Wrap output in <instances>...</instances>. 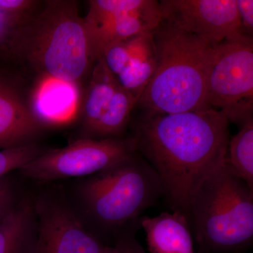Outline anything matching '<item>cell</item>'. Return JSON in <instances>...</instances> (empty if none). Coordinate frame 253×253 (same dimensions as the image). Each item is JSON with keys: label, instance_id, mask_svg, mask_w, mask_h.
Here are the masks:
<instances>
[{"label": "cell", "instance_id": "obj_18", "mask_svg": "<svg viewBox=\"0 0 253 253\" xmlns=\"http://www.w3.org/2000/svg\"><path fill=\"white\" fill-rule=\"evenodd\" d=\"M154 0H91L84 18L87 31L94 29L125 13L140 11L149 7Z\"/></svg>", "mask_w": 253, "mask_h": 253}, {"label": "cell", "instance_id": "obj_2", "mask_svg": "<svg viewBox=\"0 0 253 253\" xmlns=\"http://www.w3.org/2000/svg\"><path fill=\"white\" fill-rule=\"evenodd\" d=\"M6 56L23 60L44 79L81 85L96 60L78 1H45L16 32Z\"/></svg>", "mask_w": 253, "mask_h": 253}, {"label": "cell", "instance_id": "obj_11", "mask_svg": "<svg viewBox=\"0 0 253 253\" xmlns=\"http://www.w3.org/2000/svg\"><path fill=\"white\" fill-rule=\"evenodd\" d=\"M150 253H196L187 218L179 212H163L155 217L141 216Z\"/></svg>", "mask_w": 253, "mask_h": 253}, {"label": "cell", "instance_id": "obj_17", "mask_svg": "<svg viewBox=\"0 0 253 253\" xmlns=\"http://www.w3.org/2000/svg\"><path fill=\"white\" fill-rule=\"evenodd\" d=\"M226 161L231 172L253 189V118L229 139Z\"/></svg>", "mask_w": 253, "mask_h": 253}, {"label": "cell", "instance_id": "obj_3", "mask_svg": "<svg viewBox=\"0 0 253 253\" xmlns=\"http://www.w3.org/2000/svg\"><path fill=\"white\" fill-rule=\"evenodd\" d=\"M157 67L137 104L144 111L189 112L211 109L208 83L219 43L161 21L153 31Z\"/></svg>", "mask_w": 253, "mask_h": 253}, {"label": "cell", "instance_id": "obj_23", "mask_svg": "<svg viewBox=\"0 0 253 253\" xmlns=\"http://www.w3.org/2000/svg\"><path fill=\"white\" fill-rule=\"evenodd\" d=\"M236 4L241 33L246 36L253 37V0H236Z\"/></svg>", "mask_w": 253, "mask_h": 253}, {"label": "cell", "instance_id": "obj_8", "mask_svg": "<svg viewBox=\"0 0 253 253\" xmlns=\"http://www.w3.org/2000/svg\"><path fill=\"white\" fill-rule=\"evenodd\" d=\"M36 234L31 253H116L87 230L62 195L45 194L34 201Z\"/></svg>", "mask_w": 253, "mask_h": 253}, {"label": "cell", "instance_id": "obj_19", "mask_svg": "<svg viewBox=\"0 0 253 253\" xmlns=\"http://www.w3.org/2000/svg\"><path fill=\"white\" fill-rule=\"evenodd\" d=\"M46 151L36 143L0 149V179L7 176L12 171L19 170L25 165Z\"/></svg>", "mask_w": 253, "mask_h": 253}, {"label": "cell", "instance_id": "obj_16", "mask_svg": "<svg viewBox=\"0 0 253 253\" xmlns=\"http://www.w3.org/2000/svg\"><path fill=\"white\" fill-rule=\"evenodd\" d=\"M136 104V99L119 84L91 133L90 139L125 137L131 111Z\"/></svg>", "mask_w": 253, "mask_h": 253}, {"label": "cell", "instance_id": "obj_14", "mask_svg": "<svg viewBox=\"0 0 253 253\" xmlns=\"http://www.w3.org/2000/svg\"><path fill=\"white\" fill-rule=\"evenodd\" d=\"M90 79L82 101L81 138L90 139L99 118L119 86L104 61L98 58L91 69Z\"/></svg>", "mask_w": 253, "mask_h": 253}, {"label": "cell", "instance_id": "obj_12", "mask_svg": "<svg viewBox=\"0 0 253 253\" xmlns=\"http://www.w3.org/2000/svg\"><path fill=\"white\" fill-rule=\"evenodd\" d=\"M162 21L159 1L140 11L125 13L88 31L91 51L97 60L106 46L143 33L154 31Z\"/></svg>", "mask_w": 253, "mask_h": 253}, {"label": "cell", "instance_id": "obj_13", "mask_svg": "<svg viewBox=\"0 0 253 253\" xmlns=\"http://www.w3.org/2000/svg\"><path fill=\"white\" fill-rule=\"evenodd\" d=\"M128 56L126 66L116 77L118 84L139 101L157 67L156 45L152 32L126 40Z\"/></svg>", "mask_w": 253, "mask_h": 253}, {"label": "cell", "instance_id": "obj_1", "mask_svg": "<svg viewBox=\"0 0 253 253\" xmlns=\"http://www.w3.org/2000/svg\"><path fill=\"white\" fill-rule=\"evenodd\" d=\"M229 125L224 113L213 109L142 111L131 124L136 151L159 176L167 207L188 220L198 188L226 159Z\"/></svg>", "mask_w": 253, "mask_h": 253}, {"label": "cell", "instance_id": "obj_6", "mask_svg": "<svg viewBox=\"0 0 253 253\" xmlns=\"http://www.w3.org/2000/svg\"><path fill=\"white\" fill-rule=\"evenodd\" d=\"M208 101L229 123L242 126L253 119V37L240 34L217 44L208 77Z\"/></svg>", "mask_w": 253, "mask_h": 253}, {"label": "cell", "instance_id": "obj_4", "mask_svg": "<svg viewBox=\"0 0 253 253\" xmlns=\"http://www.w3.org/2000/svg\"><path fill=\"white\" fill-rule=\"evenodd\" d=\"M191 232L204 253H240L253 241V189L226 159L198 188L189 206Z\"/></svg>", "mask_w": 253, "mask_h": 253}, {"label": "cell", "instance_id": "obj_20", "mask_svg": "<svg viewBox=\"0 0 253 253\" xmlns=\"http://www.w3.org/2000/svg\"><path fill=\"white\" fill-rule=\"evenodd\" d=\"M34 14H14L0 6V56H7L16 32Z\"/></svg>", "mask_w": 253, "mask_h": 253}, {"label": "cell", "instance_id": "obj_21", "mask_svg": "<svg viewBox=\"0 0 253 253\" xmlns=\"http://www.w3.org/2000/svg\"><path fill=\"white\" fill-rule=\"evenodd\" d=\"M139 218L123 226L115 236L116 253H145L142 246L136 239V233L141 229Z\"/></svg>", "mask_w": 253, "mask_h": 253}, {"label": "cell", "instance_id": "obj_7", "mask_svg": "<svg viewBox=\"0 0 253 253\" xmlns=\"http://www.w3.org/2000/svg\"><path fill=\"white\" fill-rule=\"evenodd\" d=\"M136 152L135 142L130 135L106 139L80 138L61 149L46 150L19 172L42 182L91 176Z\"/></svg>", "mask_w": 253, "mask_h": 253}, {"label": "cell", "instance_id": "obj_5", "mask_svg": "<svg viewBox=\"0 0 253 253\" xmlns=\"http://www.w3.org/2000/svg\"><path fill=\"white\" fill-rule=\"evenodd\" d=\"M80 191L96 231L114 236L163 198L159 176L137 151L89 176L82 183Z\"/></svg>", "mask_w": 253, "mask_h": 253}, {"label": "cell", "instance_id": "obj_15", "mask_svg": "<svg viewBox=\"0 0 253 253\" xmlns=\"http://www.w3.org/2000/svg\"><path fill=\"white\" fill-rule=\"evenodd\" d=\"M36 234L34 201L25 198L0 223V253H31Z\"/></svg>", "mask_w": 253, "mask_h": 253}, {"label": "cell", "instance_id": "obj_10", "mask_svg": "<svg viewBox=\"0 0 253 253\" xmlns=\"http://www.w3.org/2000/svg\"><path fill=\"white\" fill-rule=\"evenodd\" d=\"M44 126L17 80L0 69V149L36 143Z\"/></svg>", "mask_w": 253, "mask_h": 253}, {"label": "cell", "instance_id": "obj_22", "mask_svg": "<svg viewBox=\"0 0 253 253\" xmlns=\"http://www.w3.org/2000/svg\"><path fill=\"white\" fill-rule=\"evenodd\" d=\"M17 202L14 186L7 176L0 179V223L7 217Z\"/></svg>", "mask_w": 253, "mask_h": 253}, {"label": "cell", "instance_id": "obj_9", "mask_svg": "<svg viewBox=\"0 0 253 253\" xmlns=\"http://www.w3.org/2000/svg\"><path fill=\"white\" fill-rule=\"evenodd\" d=\"M159 6L163 21L212 42L242 34L236 0H161Z\"/></svg>", "mask_w": 253, "mask_h": 253}]
</instances>
